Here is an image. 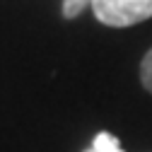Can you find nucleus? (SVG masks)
<instances>
[{"label":"nucleus","mask_w":152,"mask_h":152,"mask_svg":"<svg viewBox=\"0 0 152 152\" xmlns=\"http://www.w3.org/2000/svg\"><path fill=\"white\" fill-rule=\"evenodd\" d=\"M92 12L106 27H133L152 17V0H92Z\"/></svg>","instance_id":"nucleus-1"},{"label":"nucleus","mask_w":152,"mask_h":152,"mask_svg":"<svg viewBox=\"0 0 152 152\" xmlns=\"http://www.w3.org/2000/svg\"><path fill=\"white\" fill-rule=\"evenodd\" d=\"M140 80H142V87L152 92V48L145 53V58L140 63Z\"/></svg>","instance_id":"nucleus-4"},{"label":"nucleus","mask_w":152,"mask_h":152,"mask_svg":"<svg viewBox=\"0 0 152 152\" xmlns=\"http://www.w3.org/2000/svg\"><path fill=\"white\" fill-rule=\"evenodd\" d=\"M85 152H123V147H121V142H118L116 135H111V133L102 130V133H97V135H94L92 147L85 150Z\"/></svg>","instance_id":"nucleus-2"},{"label":"nucleus","mask_w":152,"mask_h":152,"mask_svg":"<svg viewBox=\"0 0 152 152\" xmlns=\"http://www.w3.org/2000/svg\"><path fill=\"white\" fill-rule=\"evenodd\" d=\"M87 7H92V0H63V17L65 20H75Z\"/></svg>","instance_id":"nucleus-3"}]
</instances>
